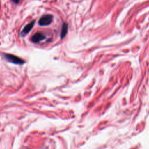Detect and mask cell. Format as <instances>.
<instances>
[{
    "label": "cell",
    "mask_w": 149,
    "mask_h": 149,
    "mask_svg": "<svg viewBox=\"0 0 149 149\" xmlns=\"http://www.w3.org/2000/svg\"><path fill=\"white\" fill-rule=\"evenodd\" d=\"M3 56L9 62L17 65H23L24 63V61L16 55L10 54H4Z\"/></svg>",
    "instance_id": "6da1fadb"
},
{
    "label": "cell",
    "mask_w": 149,
    "mask_h": 149,
    "mask_svg": "<svg viewBox=\"0 0 149 149\" xmlns=\"http://www.w3.org/2000/svg\"><path fill=\"white\" fill-rule=\"evenodd\" d=\"M52 16L46 15L42 16L38 20V24L41 26H46L49 25L52 21Z\"/></svg>",
    "instance_id": "7a4b0ae2"
},
{
    "label": "cell",
    "mask_w": 149,
    "mask_h": 149,
    "mask_svg": "<svg viewBox=\"0 0 149 149\" xmlns=\"http://www.w3.org/2000/svg\"><path fill=\"white\" fill-rule=\"evenodd\" d=\"M45 36L41 33H36L31 38V40L34 43H38L44 39H45Z\"/></svg>",
    "instance_id": "3957f363"
},
{
    "label": "cell",
    "mask_w": 149,
    "mask_h": 149,
    "mask_svg": "<svg viewBox=\"0 0 149 149\" xmlns=\"http://www.w3.org/2000/svg\"><path fill=\"white\" fill-rule=\"evenodd\" d=\"M34 23H35V20H34L31 22H30L29 24H27L26 26H25V27L23 28V29L21 31V36L24 37L26 34H27L29 32L33 29L34 25Z\"/></svg>",
    "instance_id": "277c9868"
},
{
    "label": "cell",
    "mask_w": 149,
    "mask_h": 149,
    "mask_svg": "<svg viewBox=\"0 0 149 149\" xmlns=\"http://www.w3.org/2000/svg\"><path fill=\"white\" fill-rule=\"evenodd\" d=\"M68 32V24L66 23H64L62 24V29H61V38H63L66 35Z\"/></svg>",
    "instance_id": "5b68a950"
},
{
    "label": "cell",
    "mask_w": 149,
    "mask_h": 149,
    "mask_svg": "<svg viewBox=\"0 0 149 149\" xmlns=\"http://www.w3.org/2000/svg\"><path fill=\"white\" fill-rule=\"evenodd\" d=\"M13 1L15 3H18L20 1V0H13Z\"/></svg>",
    "instance_id": "8992f818"
}]
</instances>
